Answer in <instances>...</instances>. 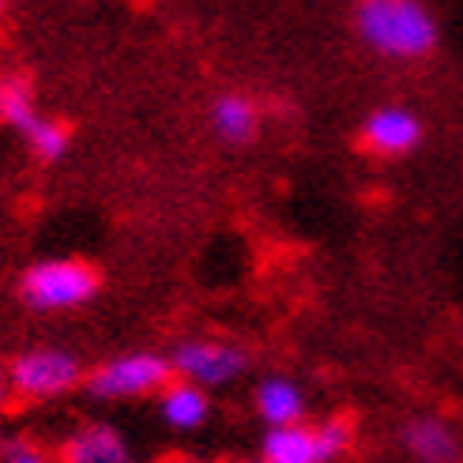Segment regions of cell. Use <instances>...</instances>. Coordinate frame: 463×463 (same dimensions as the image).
I'll return each instance as SVG.
<instances>
[{
	"label": "cell",
	"mask_w": 463,
	"mask_h": 463,
	"mask_svg": "<svg viewBox=\"0 0 463 463\" xmlns=\"http://www.w3.org/2000/svg\"><path fill=\"white\" fill-rule=\"evenodd\" d=\"M245 463H268V459H260V456H257V459H245Z\"/></svg>",
	"instance_id": "cell-17"
},
{
	"label": "cell",
	"mask_w": 463,
	"mask_h": 463,
	"mask_svg": "<svg viewBox=\"0 0 463 463\" xmlns=\"http://www.w3.org/2000/svg\"><path fill=\"white\" fill-rule=\"evenodd\" d=\"M422 121L419 113L407 106H381L362 121V147L381 158H400L411 155L422 144Z\"/></svg>",
	"instance_id": "cell-7"
},
{
	"label": "cell",
	"mask_w": 463,
	"mask_h": 463,
	"mask_svg": "<svg viewBox=\"0 0 463 463\" xmlns=\"http://www.w3.org/2000/svg\"><path fill=\"white\" fill-rule=\"evenodd\" d=\"M8 381L12 396L27 403H53L68 392H76L87 373L76 354L61 351V346H34L8 362Z\"/></svg>",
	"instance_id": "cell-4"
},
{
	"label": "cell",
	"mask_w": 463,
	"mask_h": 463,
	"mask_svg": "<svg viewBox=\"0 0 463 463\" xmlns=\"http://www.w3.org/2000/svg\"><path fill=\"white\" fill-rule=\"evenodd\" d=\"M99 271L72 260V257H53V260H38L23 271L19 279V298L27 302L34 313H68L87 306L99 294Z\"/></svg>",
	"instance_id": "cell-3"
},
{
	"label": "cell",
	"mask_w": 463,
	"mask_h": 463,
	"mask_svg": "<svg viewBox=\"0 0 463 463\" xmlns=\"http://www.w3.org/2000/svg\"><path fill=\"white\" fill-rule=\"evenodd\" d=\"M212 128H215V136L222 144L245 147V144H252L260 136V109H257L252 99L230 90V95H219L212 102Z\"/></svg>",
	"instance_id": "cell-11"
},
{
	"label": "cell",
	"mask_w": 463,
	"mask_h": 463,
	"mask_svg": "<svg viewBox=\"0 0 463 463\" xmlns=\"http://www.w3.org/2000/svg\"><path fill=\"white\" fill-rule=\"evenodd\" d=\"M0 12H5V0H0Z\"/></svg>",
	"instance_id": "cell-19"
},
{
	"label": "cell",
	"mask_w": 463,
	"mask_h": 463,
	"mask_svg": "<svg viewBox=\"0 0 463 463\" xmlns=\"http://www.w3.org/2000/svg\"><path fill=\"white\" fill-rule=\"evenodd\" d=\"M15 396H12V381H8V365L0 362V414L8 411V403H12Z\"/></svg>",
	"instance_id": "cell-16"
},
{
	"label": "cell",
	"mask_w": 463,
	"mask_h": 463,
	"mask_svg": "<svg viewBox=\"0 0 463 463\" xmlns=\"http://www.w3.org/2000/svg\"><path fill=\"white\" fill-rule=\"evenodd\" d=\"M23 140H27V147L34 151V158L42 162H61L68 155V147H72V132H68V125H61L57 118H42L23 132Z\"/></svg>",
	"instance_id": "cell-14"
},
{
	"label": "cell",
	"mask_w": 463,
	"mask_h": 463,
	"mask_svg": "<svg viewBox=\"0 0 463 463\" xmlns=\"http://www.w3.org/2000/svg\"><path fill=\"white\" fill-rule=\"evenodd\" d=\"M351 449V422L324 419L268 430L260 437V459L268 463H332Z\"/></svg>",
	"instance_id": "cell-5"
},
{
	"label": "cell",
	"mask_w": 463,
	"mask_h": 463,
	"mask_svg": "<svg viewBox=\"0 0 463 463\" xmlns=\"http://www.w3.org/2000/svg\"><path fill=\"white\" fill-rule=\"evenodd\" d=\"M403 449L422 463H452L459 456V433L441 419H414L403 426Z\"/></svg>",
	"instance_id": "cell-12"
},
{
	"label": "cell",
	"mask_w": 463,
	"mask_h": 463,
	"mask_svg": "<svg viewBox=\"0 0 463 463\" xmlns=\"http://www.w3.org/2000/svg\"><path fill=\"white\" fill-rule=\"evenodd\" d=\"M0 441H5V433H0Z\"/></svg>",
	"instance_id": "cell-20"
},
{
	"label": "cell",
	"mask_w": 463,
	"mask_h": 463,
	"mask_svg": "<svg viewBox=\"0 0 463 463\" xmlns=\"http://www.w3.org/2000/svg\"><path fill=\"white\" fill-rule=\"evenodd\" d=\"M252 411H257V419L268 430L298 426V422H306V411H309L306 388L283 373H271L257 384V392H252Z\"/></svg>",
	"instance_id": "cell-9"
},
{
	"label": "cell",
	"mask_w": 463,
	"mask_h": 463,
	"mask_svg": "<svg viewBox=\"0 0 463 463\" xmlns=\"http://www.w3.org/2000/svg\"><path fill=\"white\" fill-rule=\"evenodd\" d=\"M0 463H53V452L38 445L34 437H5L0 441Z\"/></svg>",
	"instance_id": "cell-15"
},
{
	"label": "cell",
	"mask_w": 463,
	"mask_h": 463,
	"mask_svg": "<svg viewBox=\"0 0 463 463\" xmlns=\"http://www.w3.org/2000/svg\"><path fill=\"white\" fill-rule=\"evenodd\" d=\"M174 463H193V459H174Z\"/></svg>",
	"instance_id": "cell-18"
},
{
	"label": "cell",
	"mask_w": 463,
	"mask_h": 463,
	"mask_svg": "<svg viewBox=\"0 0 463 463\" xmlns=\"http://www.w3.org/2000/svg\"><path fill=\"white\" fill-rule=\"evenodd\" d=\"M61 463H136L125 433L109 422H87L64 437L57 452Z\"/></svg>",
	"instance_id": "cell-8"
},
{
	"label": "cell",
	"mask_w": 463,
	"mask_h": 463,
	"mask_svg": "<svg viewBox=\"0 0 463 463\" xmlns=\"http://www.w3.org/2000/svg\"><path fill=\"white\" fill-rule=\"evenodd\" d=\"M38 118H42V109H38V102H34L31 80L19 76V72L0 76V121L23 136Z\"/></svg>",
	"instance_id": "cell-13"
},
{
	"label": "cell",
	"mask_w": 463,
	"mask_h": 463,
	"mask_svg": "<svg viewBox=\"0 0 463 463\" xmlns=\"http://www.w3.org/2000/svg\"><path fill=\"white\" fill-rule=\"evenodd\" d=\"M170 365L177 381H189L203 392L234 384L249 369V351L230 339H181L170 351Z\"/></svg>",
	"instance_id": "cell-6"
},
{
	"label": "cell",
	"mask_w": 463,
	"mask_h": 463,
	"mask_svg": "<svg viewBox=\"0 0 463 463\" xmlns=\"http://www.w3.org/2000/svg\"><path fill=\"white\" fill-rule=\"evenodd\" d=\"M354 27L384 61H422L441 42V27L422 0H358Z\"/></svg>",
	"instance_id": "cell-1"
},
{
	"label": "cell",
	"mask_w": 463,
	"mask_h": 463,
	"mask_svg": "<svg viewBox=\"0 0 463 463\" xmlns=\"http://www.w3.org/2000/svg\"><path fill=\"white\" fill-rule=\"evenodd\" d=\"M155 403H158V419L177 433L203 430L207 419H212V396H207L203 388H196L189 381H177V377L158 392Z\"/></svg>",
	"instance_id": "cell-10"
},
{
	"label": "cell",
	"mask_w": 463,
	"mask_h": 463,
	"mask_svg": "<svg viewBox=\"0 0 463 463\" xmlns=\"http://www.w3.org/2000/svg\"><path fill=\"white\" fill-rule=\"evenodd\" d=\"M174 381L170 354L155 351H128L118 358H106L87 373V392L99 403H136V400H158V392Z\"/></svg>",
	"instance_id": "cell-2"
}]
</instances>
